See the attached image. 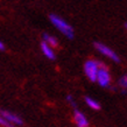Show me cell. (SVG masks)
Segmentation results:
<instances>
[{
  "label": "cell",
  "mask_w": 127,
  "mask_h": 127,
  "mask_svg": "<svg viewBox=\"0 0 127 127\" xmlns=\"http://www.w3.org/2000/svg\"><path fill=\"white\" fill-rule=\"evenodd\" d=\"M50 22L54 25L55 27L57 28L58 31L61 32L63 35H65L68 39H72L75 33H73V28L70 26L69 23L66 22L64 19H62L61 16L56 15V14H51L49 16Z\"/></svg>",
  "instance_id": "obj_1"
},
{
  "label": "cell",
  "mask_w": 127,
  "mask_h": 127,
  "mask_svg": "<svg viewBox=\"0 0 127 127\" xmlns=\"http://www.w3.org/2000/svg\"><path fill=\"white\" fill-rule=\"evenodd\" d=\"M99 66H100L99 63H98L97 61H93V60H89V61L85 62L84 72H85V75L88 76V78L91 82H96L97 73H98Z\"/></svg>",
  "instance_id": "obj_2"
},
{
  "label": "cell",
  "mask_w": 127,
  "mask_h": 127,
  "mask_svg": "<svg viewBox=\"0 0 127 127\" xmlns=\"http://www.w3.org/2000/svg\"><path fill=\"white\" fill-rule=\"evenodd\" d=\"M95 47H96V49L99 51L100 54H103L104 56H106V57H108L110 60H112V61L114 62H119L120 58L118 57V55L113 51V50L110 48V47L105 46L104 43H100V42H96L95 43Z\"/></svg>",
  "instance_id": "obj_3"
},
{
  "label": "cell",
  "mask_w": 127,
  "mask_h": 127,
  "mask_svg": "<svg viewBox=\"0 0 127 127\" xmlns=\"http://www.w3.org/2000/svg\"><path fill=\"white\" fill-rule=\"evenodd\" d=\"M96 82H98V84L100 86H103V88H106V86L110 85V83H111V76H110L108 70L105 66H99Z\"/></svg>",
  "instance_id": "obj_4"
},
{
  "label": "cell",
  "mask_w": 127,
  "mask_h": 127,
  "mask_svg": "<svg viewBox=\"0 0 127 127\" xmlns=\"http://www.w3.org/2000/svg\"><path fill=\"white\" fill-rule=\"evenodd\" d=\"M0 114L4 117L5 119L7 120L9 124H12L13 126H20V125H22L23 121L22 119L20 118L19 116H16L15 113H13V112H9V111H6V110H0Z\"/></svg>",
  "instance_id": "obj_5"
},
{
  "label": "cell",
  "mask_w": 127,
  "mask_h": 127,
  "mask_svg": "<svg viewBox=\"0 0 127 127\" xmlns=\"http://www.w3.org/2000/svg\"><path fill=\"white\" fill-rule=\"evenodd\" d=\"M73 120L77 125V127H89V121L86 117L79 112L77 108H75V113H73Z\"/></svg>",
  "instance_id": "obj_6"
},
{
  "label": "cell",
  "mask_w": 127,
  "mask_h": 127,
  "mask_svg": "<svg viewBox=\"0 0 127 127\" xmlns=\"http://www.w3.org/2000/svg\"><path fill=\"white\" fill-rule=\"evenodd\" d=\"M41 50H42L43 55H44L47 58L55 60V53H54V50H53V48H51L49 44H47L44 41L41 43Z\"/></svg>",
  "instance_id": "obj_7"
},
{
  "label": "cell",
  "mask_w": 127,
  "mask_h": 127,
  "mask_svg": "<svg viewBox=\"0 0 127 127\" xmlns=\"http://www.w3.org/2000/svg\"><path fill=\"white\" fill-rule=\"evenodd\" d=\"M43 41L47 43V44H49L51 48L53 47H57L58 46V41L56 40V37H54L53 35H49V34H43Z\"/></svg>",
  "instance_id": "obj_8"
},
{
  "label": "cell",
  "mask_w": 127,
  "mask_h": 127,
  "mask_svg": "<svg viewBox=\"0 0 127 127\" xmlns=\"http://www.w3.org/2000/svg\"><path fill=\"white\" fill-rule=\"evenodd\" d=\"M85 103L88 104L89 107H91L92 110H100V104L97 101V100H95L93 98H90V97H85Z\"/></svg>",
  "instance_id": "obj_9"
},
{
  "label": "cell",
  "mask_w": 127,
  "mask_h": 127,
  "mask_svg": "<svg viewBox=\"0 0 127 127\" xmlns=\"http://www.w3.org/2000/svg\"><path fill=\"white\" fill-rule=\"evenodd\" d=\"M0 126H1V127H14L13 125H12V124L8 123L7 120L5 119L4 117L1 116V114H0Z\"/></svg>",
  "instance_id": "obj_10"
},
{
  "label": "cell",
  "mask_w": 127,
  "mask_h": 127,
  "mask_svg": "<svg viewBox=\"0 0 127 127\" xmlns=\"http://www.w3.org/2000/svg\"><path fill=\"white\" fill-rule=\"evenodd\" d=\"M119 86L124 89H127V75H124L123 77L119 79Z\"/></svg>",
  "instance_id": "obj_11"
},
{
  "label": "cell",
  "mask_w": 127,
  "mask_h": 127,
  "mask_svg": "<svg viewBox=\"0 0 127 127\" xmlns=\"http://www.w3.org/2000/svg\"><path fill=\"white\" fill-rule=\"evenodd\" d=\"M4 49H5V44L0 41V51H1V50H4Z\"/></svg>",
  "instance_id": "obj_12"
},
{
  "label": "cell",
  "mask_w": 127,
  "mask_h": 127,
  "mask_svg": "<svg viewBox=\"0 0 127 127\" xmlns=\"http://www.w3.org/2000/svg\"><path fill=\"white\" fill-rule=\"evenodd\" d=\"M125 27H126V29H127V22H126V23H125Z\"/></svg>",
  "instance_id": "obj_13"
}]
</instances>
